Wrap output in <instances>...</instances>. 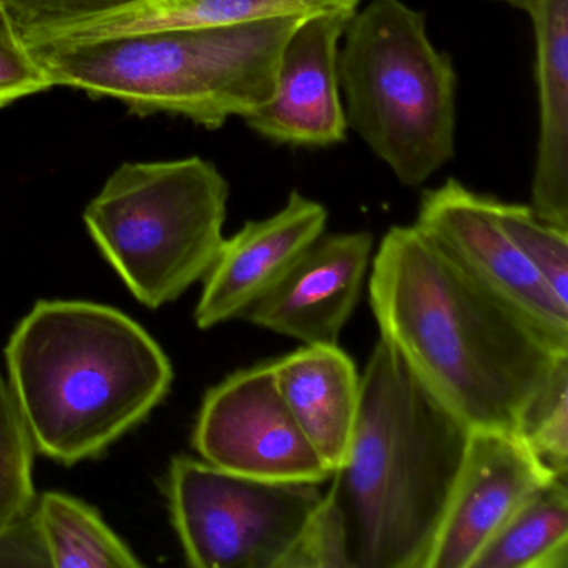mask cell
Here are the masks:
<instances>
[{"label": "cell", "mask_w": 568, "mask_h": 568, "mask_svg": "<svg viewBox=\"0 0 568 568\" xmlns=\"http://www.w3.org/2000/svg\"><path fill=\"white\" fill-rule=\"evenodd\" d=\"M292 417L318 457L337 470L347 460L361 402V375L338 345H304L272 362Z\"/></svg>", "instance_id": "cell-15"}, {"label": "cell", "mask_w": 568, "mask_h": 568, "mask_svg": "<svg viewBox=\"0 0 568 568\" xmlns=\"http://www.w3.org/2000/svg\"><path fill=\"white\" fill-rule=\"evenodd\" d=\"M494 207L505 234L547 282L551 292L568 305V231L538 219L530 205L494 199Z\"/></svg>", "instance_id": "cell-21"}, {"label": "cell", "mask_w": 568, "mask_h": 568, "mask_svg": "<svg viewBox=\"0 0 568 568\" xmlns=\"http://www.w3.org/2000/svg\"><path fill=\"white\" fill-rule=\"evenodd\" d=\"M36 518L51 568H139L131 547L81 498L44 491L36 500Z\"/></svg>", "instance_id": "cell-18"}, {"label": "cell", "mask_w": 568, "mask_h": 568, "mask_svg": "<svg viewBox=\"0 0 568 568\" xmlns=\"http://www.w3.org/2000/svg\"><path fill=\"white\" fill-rule=\"evenodd\" d=\"M0 42H8V44H21L18 34L12 29L11 22H9L8 16L0 9Z\"/></svg>", "instance_id": "cell-25"}, {"label": "cell", "mask_w": 568, "mask_h": 568, "mask_svg": "<svg viewBox=\"0 0 568 568\" xmlns=\"http://www.w3.org/2000/svg\"><path fill=\"white\" fill-rule=\"evenodd\" d=\"M495 2H504V4L511 6V8L520 9V11L527 12L530 9L534 0H495Z\"/></svg>", "instance_id": "cell-26"}, {"label": "cell", "mask_w": 568, "mask_h": 568, "mask_svg": "<svg viewBox=\"0 0 568 568\" xmlns=\"http://www.w3.org/2000/svg\"><path fill=\"white\" fill-rule=\"evenodd\" d=\"M324 205L292 192L287 204L264 221L247 222L234 237L224 239L214 264L209 268L195 324L202 331L242 318L302 252L325 231Z\"/></svg>", "instance_id": "cell-13"}, {"label": "cell", "mask_w": 568, "mask_h": 568, "mask_svg": "<svg viewBox=\"0 0 568 568\" xmlns=\"http://www.w3.org/2000/svg\"><path fill=\"white\" fill-rule=\"evenodd\" d=\"M568 357L551 368L525 405L515 434L558 478L568 475Z\"/></svg>", "instance_id": "cell-20"}, {"label": "cell", "mask_w": 568, "mask_h": 568, "mask_svg": "<svg viewBox=\"0 0 568 568\" xmlns=\"http://www.w3.org/2000/svg\"><path fill=\"white\" fill-rule=\"evenodd\" d=\"M55 88L39 55L22 44L0 42V111Z\"/></svg>", "instance_id": "cell-23"}, {"label": "cell", "mask_w": 568, "mask_h": 568, "mask_svg": "<svg viewBox=\"0 0 568 568\" xmlns=\"http://www.w3.org/2000/svg\"><path fill=\"white\" fill-rule=\"evenodd\" d=\"M34 455L28 425L0 365V528L34 507Z\"/></svg>", "instance_id": "cell-19"}, {"label": "cell", "mask_w": 568, "mask_h": 568, "mask_svg": "<svg viewBox=\"0 0 568 568\" xmlns=\"http://www.w3.org/2000/svg\"><path fill=\"white\" fill-rule=\"evenodd\" d=\"M470 432L381 337L361 375L347 460L327 491L351 568H427Z\"/></svg>", "instance_id": "cell-2"}, {"label": "cell", "mask_w": 568, "mask_h": 568, "mask_svg": "<svg viewBox=\"0 0 568 568\" xmlns=\"http://www.w3.org/2000/svg\"><path fill=\"white\" fill-rule=\"evenodd\" d=\"M371 304L382 338L470 430L515 432L568 345L485 291L417 225L385 234Z\"/></svg>", "instance_id": "cell-1"}, {"label": "cell", "mask_w": 568, "mask_h": 568, "mask_svg": "<svg viewBox=\"0 0 568 568\" xmlns=\"http://www.w3.org/2000/svg\"><path fill=\"white\" fill-rule=\"evenodd\" d=\"M302 19L168 29L34 54L55 88L121 102L141 118L178 115L215 131L271 99L282 49Z\"/></svg>", "instance_id": "cell-4"}, {"label": "cell", "mask_w": 568, "mask_h": 568, "mask_svg": "<svg viewBox=\"0 0 568 568\" xmlns=\"http://www.w3.org/2000/svg\"><path fill=\"white\" fill-rule=\"evenodd\" d=\"M471 568H568V488L551 478L490 538Z\"/></svg>", "instance_id": "cell-17"}, {"label": "cell", "mask_w": 568, "mask_h": 568, "mask_svg": "<svg viewBox=\"0 0 568 568\" xmlns=\"http://www.w3.org/2000/svg\"><path fill=\"white\" fill-rule=\"evenodd\" d=\"M538 144L530 209L568 231V0H534Z\"/></svg>", "instance_id": "cell-14"}, {"label": "cell", "mask_w": 568, "mask_h": 568, "mask_svg": "<svg viewBox=\"0 0 568 568\" xmlns=\"http://www.w3.org/2000/svg\"><path fill=\"white\" fill-rule=\"evenodd\" d=\"M172 524L195 568H304L318 484L232 474L181 455L168 475Z\"/></svg>", "instance_id": "cell-7"}, {"label": "cell", "mask_w": 568, "mask_h": 568, "mask_svg": "<svg viewBox=\"0 0 568 568\" xmlns=\"http://www.w3.org/2000/svg\"><path fill=\"white\" fill-rule=\"evenodd\" d=\"M6 368L36 452L65 467L101 457L174 382L138 321L91 301H39L9 337Z\"/></svg>", "instance_id": "cell-3"}, {"label": "cell", "mask_w": 568, "mask_h": 568, "mask_svg": "<svg viewBox=\"0 0 568 568\" xmlns=\"http://www.w3.org/2000/svg\"><path fill=\"white\" fill-rule=\"evenodd\" d=\"M139 0H0L19 41L26 42L65 26L128 8Z\"/></svg>", "instance_id": "cell-22"}, {"label": "cell", "mask_w": 568, "mask_h": 568, "mask_svg": "<svg viewBox=\"0 0 568 568\" xmlns=\"http://www.w3.org/2000/svg\"><path fill=\"white\" fill-rule=\"evenodd\" d=\"M338 49L348 128L405 187H420L455 154L457 74L432 44L425 16L402 0L355 12Z\"/></svg>", "instance_id": "cell-5"}, {"label": "cell", "mask_w": 568, "mask_h": 568, "mask_svg": "<svg viewBox=\"0 0 568 568\" xmlns=\"http://www.w3.org/2000/svg\"><path fill=\"white\" fill-rule=\"evenodd\" d=\"M161 2H175V0H161Z\"/></svg>", "instance_id": "cell-27"}, {"label": "cell", "mask_w": 568, "mask_h": 568, "mask_svg": "<svg viewBox=\"0 0 568 568\" xmlns=\"http://www.w3.org/2000/svg\"><path fill=\"white\" fill-rule=\"evenodd\" d=\"M192 445L202 460L245 477L307 484L332 477L285 405L272 362L235 372L205 394Z\"/></svg>", "instance_id": "cell-8"}, {"label": "cell", "mask_w": 568, "mask_h": 568, "mask_svg": "<svg viewBox=\"0 0 568 568\" xmlns=\"http://www.w3.org/2000/svg\"><path fill=\"white\" fill-rule=\"evenodd\" d=\"M494 199L448 179L424 192L414 225L485 291L568 345V305L505 234L495 215Z\"/></svg>", "instance_id": "cell-9"}, {"label": "cell", "mask_w": 568, "mask_h": 568, "mask_svg": "<svg viewBox=\"0 0 568 568\" xmlns=\"http://www.w3.org/2000/svg\"><path fill=\"white\" fill-rule=\"evenodd\" d=\"M355 12H321L298 22L282 49L271 99L244 119L255 134L292 148H332L345 141L338 49Z\"/></svg>", "instance_id": "cell-11"}, {"label": "cell", "mask_w": 568, "mask_h": 568, "mask_svg": "<svg viewBox=\"0 0 568 568\" xmlns=\"http://www.w3.org/2000/svg\"><path fill=\"white\" fill-rule=\"evenodd\" d=\"M374 237L322 234L242 318L304 345H338L361 298Z\"/></svg>", "instance_id": "cell-12"}, {"label": "cell", "mask_w": 568, "mask_h": 568, "mask_svg": "<svg viewBox=\"0 0 568 568\" xmlns=\"http://www.w3.org/2000/svg\"><path fill=\"white\" fill-rule=\"evenodd\" d=\"M0 567L51 568L36 518V504L22 517L0 528Z\"/></svg>", "instance_id": "cell-24"}, {"label": "cell", "mask_w": 568, "mask_h": 568, "mask_svg": "<svg viewBox=\"0 0 568 568\" xmlns=\"http://www.w3.org/2000/svg\"><path fill=\"white\" fill-rule=\"evenodd\" d=\"M555 477L515 432L471 430L427 568H471L510 515Z\"/></svg>", "instance_id": "cell-10"}, {"label": "cell", "mask_w": 568, "mask_h": 568, "mask_svg": "<svg viewBox=\"0 0 568 568\" xmlns=\"http://www.w3.org/2000/svg\"><path fill=\"white\" fill-rule=\"evenodd\" d=\"M229 184L212 162H124L84 211L99 252L149 308L202 281L224 242Z\"/></svg>", "instance_id": "cell-6"}, {"label": "cell", "mask_w": 568, "mask_h": 568, "mask_svg": "<svg viewBox=\"0 0 568 568\" xmlns=\"http://www.w3.org/2000/svg\"><path fill=\"white\" fill-rule=\"evenodd\" d=\"M358 0H139L128 8L55 29L26 42L38 52L104 39L179 28L241 24L271 18H308L321 12H355Z\"/></svg>", "instance_id": "cell-16"}]
</instances>
